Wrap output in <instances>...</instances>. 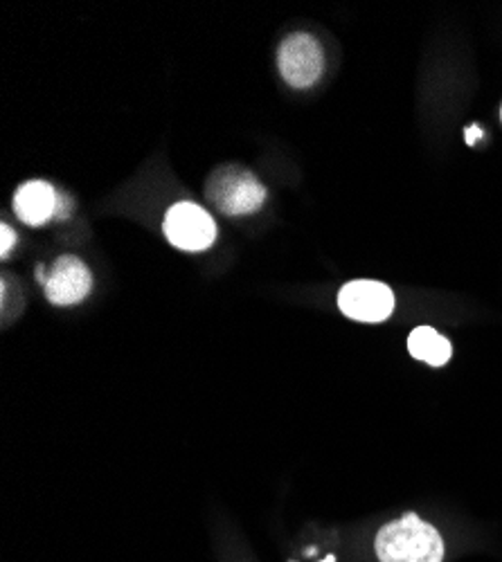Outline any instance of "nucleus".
<instances>
[{
    "mask_svg": "<svg viewBox=\"0 0 502 562\" xmlns=\"http://www.w3.org/2000/svg\"><path fill=\"white\" fill-rule=\"evenodd\" d=\"M381 562H442L444 540L435 527L422 522L417 513H405L401 520L386 525L375 542Z\"/></svg>",
    "mask_w": 502,
    "mask_h": 562,
    "instance_id": "obj_1",
    "label": "nucleus"
},
{
    "mask_svg": "<svg viewBox=\"0 0 502 562\" xmlns=\"http://www.w3.org/2000/svg\"><path fill=\"white\" fill-rule=\"evenodd\" d=\"M205 199L225 216H246L264 205L266 187L244 167H219L205 182Z\"/></svg>",
    "mask_w": 502,
    "mask_h": 562,
    "instance_id": "obj_2",
    "label": "nucleus"
},
{
    "mask_svg": "<svg viewBox=\"0 0 502 562\" xmlns=\"http://www.w3.org/2000/svg\"><path fill=\"white\" fill-rule=\"evenodd\" d=\"M278 68L282 79L293 88H309L325 72V53L315 36L306 32L289 34L278 50Z\"/></svg>",
    "mask_w": 502,
    "mask_h": 562,
    "instance_id": "obj_3",
    "label": "nucleus"
},
{
    "mask_svg": "<svg viewBox=\"0 0 502 562\" xmlns=\"http://www.w3.org/2000/svg\"><path fill=\"white\" fill-rule=\"evenodd\" d=\"M165 237L167 241L186 252H203L216 239V223L214 218L194 203H176L165 214Z\"/></svg>",
    "mask_w": 502,
    "mask_h": 562,
    "instance_id": "obj_4",
    "label": "nucleus"
},
{
    "mask_svg": "<svg viewBox=\"0 0 502 562\" xmlns=\"http://www.w3.org/2000/svg\"><path fill=\"white\" fill-rule=\"evenodd\" d=\"M338 308L356 322H386L394 311V293L381 281L356 279L341 289Z\"/></svg>",
    "mask_w": 502,
    "mask_h": 562,
    "instance_id": "obj_5",
    "label": "nucleus"
},
{
    "mask_svg": "<svg viewBox=\"0 0 502 562\" xmlns=\"http://www.w3.org/2000/svg\"><path fill=\"white\" fill-rule=\"evenodd\" d=\"M90 289H93V274L75 255L59 257L48 268V277L43 284L45 300L55 306H75L88 297Z\"/></svg>",
    "mask_w": 502,
    "mask_h": 562,
    "instance_id": "obj_6",
    "label": "nucleus"
},
{
    "mask_svg": "<svg viewBox=\"0 0 502 562\" xmlns=\"http://www.w3.org/2000/svg\"><path fill=\"white\" fill-rule=\"evenodd\" d=\"M57 210V190L45 180L23 182L14 194V214L21 223L38 227L48 221H55Z\"/></svg>",
    "mask_w": 502,
    "mask_h": 562,
    "instance_id": "obj_7",
    "label": "nucleus"
},
{
    "mask_svg": "<svg viewBox=\"0 0 502 562\" xmlns=\"http://www.w3.org/2000/svg\"><path fill=\"white\" fill-rule=\"evenodd\" d=\"M408 351L415 360H422L431 367H444L453 356L450 342L435 329H431V326H417V329L410 334Z\"/></svg>",
    "mask_w": 502,
    "mask_h": 562,
    "instance_id": "obj_8",
    "label": "nucleus"
},
{
    "mask_svg": "<svg viewBox=\"0 0 502 562\" xmlns=\"http://www.w3.org/2000/svg\"><path fill=\"white\" fill-rule=\"evenodd\" d=\"M0 234H3V246H0V255H3V259H5L10 255V250L16 246V232L8 223H3V225H0Z\"/></svg>",
    "mask_w": 502,
    "mask_h": 562,
    "instance_id": "obj_9",
    "label": "nucleus"
},
{
    "mask_svg": "<svg viewBox=\"0 0 502 562\" xmlns=\"http://www.w3.org/2000/svg\"><path fill=\"white\" fill-rule=\"evenodd\" d=\"M72 214V201L68 194L57 192V210H55V221H64Z\"/></svg>",
    "mask_w": 502,
    "mask_h": 562,
    "instance_id": "obj_10",
    "label": "nucleus"
},
{
    "mask_svg": "<svg viewBox=\"0 0 502 562\" xmlns=\"http://www.w3.org/2000/svg\"><path fill=\"white\" fill-rule=\"evenodd\" d=\"M465 133H467V145H473L478 137H482V128H480V126H471V128H467Z\"/></svg>",
    "mask_w": 502,
    "mask_h": 562,
    "instance_id": "obj_11",
    "label": "nucleus"
},
{
    "mask_svg": "<svg viewBox=\"0 0 502 562\" xmlns=\"http://www.w3.org/2000/svg\"><path fill=\"white\" fill-rule=\"evenodd\" d=\"M323 562H336V555H327Z\"/></svg>",
    "mask_w": 502,
    "mask_h": 562,
    "instance_id": "obj_12",
    "label": "nucleus"
},
{
    "mask_svg": "<svg viewBox=\"0 0 502 562\" xmlns=\"http://www.w3.org/2000/svg\"><path fill=\"white\" fill-rule=\"evenodd\" d=\"M500 115H502V113H500Z\"/></svg>",
    "mask_w": 502,
    "mask_h": 562,
    "instance_id": "obj_13",
    "label": "nucleus"
}]
</instances>
